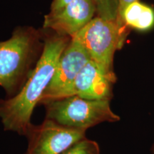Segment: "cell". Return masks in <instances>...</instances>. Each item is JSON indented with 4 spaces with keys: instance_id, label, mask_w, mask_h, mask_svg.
I'll list each match as a JSON object with an SVG mask.
<instances>
[{
    "instance_id": "6da1fadb",
    "label": "cell",
    "mask_w": 154,
    "mask_h": 154,
    "mask_svg": "<svg viewBox=\"0 0 154 154\" xmlns=\"http://www.w3.org/2000/svg\"><path fill=\"white\" fill-rule=\"evenodd\" d=\"M69 38L57 34L47 38L35 66L20 91L0 100V120L5 131L26 136L32 125L33 111L52 79L59 57L71 40Z\"/></svg>"
},
{
    "instance_id": "7a4b0ae2",
    "label": "cell",
    "mask_w": 154,
    "mask_h": 154,
    "mask_svg": "<svg viewBox=\"0 0 154 154\" xmlns=\"http://www.w3.org/2000/svg\"><path fill=\"white\" fill-rule=\"evenodd\" d=\"M39 49V34L32 28L17 29L9 39L0 42V86L9 97L24 85Z\"/></svg>"
},
{
    "instance_id": "3957f363",
    "label": "cell",
    "mask_w": 154,
    "mask_h": 154,
    "mask_svg": "<svg viewBox=\"0 0 154 154\" xmlns=\"http://www.w3.org/2000/svg\"><path fill=\"white\" fill-rule=\"evenodd\" d=\"M42 104L46 109V119L75 129L86 131L101 123L120 121V117L111 109L109 100H89L71 96Z\"/></svg>"
},
{
    "instance_id": "277c9868",
    "label": "cell",
    "mask_w": 154,
    "mask_h": 154,
    "mask_svg": "<svg viewBox=\"0 0 154 154\" xmlns=\"http://www.w3.org/2000/svg\"><path fill=\"white\" fill-rule=\"evenodd\" d=\"M126 34L116 21L96 17L72 38L80 42L91 60L103 71L115 74L113 57L116 51L124 44Z\"/></svg>"
},
{
    "instance_id": "5b68a950",
    "label": "cell",
    "mask_w": 154,
    "mask_h": 154,
    "mask_svg": "<svg viewBox=\"0 0 154 154\" xmlns=\"http://www.w3.org/2000/svg\"><path fill=\"white\" fill-rule=\"evenodd\" d=\"M25 154H61L72 145L86 138L85 131L75 129L45 119L39 125H32L26 136Z\"/></svg>"
},
{
    "instance_id": "8992f818",
    "label": "cell",
    "mask_w": 154,
    "mask_h": 154,
    "mask_svg": "<svg viewBox=\"0 0 154 154\" xmlns=\"http://www.w3.org/2000/svg\"><path fill=\"white\" fill-rule=\"evenodd\" d=\"M90 60L91 57L80 42L74 38H71L59 57L52 79L39 104L50 100L65 97L77 75Z\"/></svg>"
},
{
    "instance_id": "52a82bcc",
    "label": "cell",
    "mask_w": 154,
    "mask_h": 154,
    "mask_svg": "<svg viewBox=\"0 0 154 154\" xmlns=\"http://www.w3.org/2000/svg\"><path fill=\"white\" fill-rule=\"evenodd\" d=\"M96 12L94 0H73L62 8L50 11L44 17L43 27L72 38L94 18Z\"/></svg>"
},
{
    "instance_id": "ba28073f",
    "label": "cell",
    "mask_w": 154,
    "mask_h": 154,
    "mask_svg": "<svg viewBox=\"0 0 154 154\" xmlns=\"http://www.w3.org/2000/svg\"><path fill=\"white\" fill-rule=\"evenodd\" d=\"M116 81L115 74H108L91 59L77 75L65 97L78 96L89 100L111 101Z\"/></svg>"
},
{
    "instance_id": "9c48e42d",
    "label": "cell",
    "mask_w": 154,
    "mask_h": 154,
    "mask_svg": "<svg viewBox=\"0 0 154 154\" xmlns=\"http://www.w3.org/2000/svg\"><path fill=\"white\" fill-rule=\"evenodd\" d=\"M123 22L127 28L139 31L149 30L154 25V10L150 6L136 1L124 10Z\"/></svg>"
},
{
    "instance_id": "30bf717a",
    "label": "cell",
    "mask_w": 154,
    "mask_h": 154,
    "mask_svg": "<svg viewBox=\"0 0 154 154\" xmlns=\"http://www.w3.org/2000/svg\"><path fill=\"white\" fill-rule=\"evenodd\" d=\"M94 2L96 5L98 17L116 22L119 0H94Z\"/></svg>"
},
{
    "instance_id": "8fae6325",
    "label": "cell",
    "mask_w": 154,
    "mask_h": 154,
    "mask_svg": "<svg viewBox=\"0 0 154 154\" xmlns=\"http://www.w3.org/2000/svg\"><path fill=\"white\" fill-rule=\"evenodd\" d=\"M61 154H100V148L97 142L84 138Z\"/></svg>"
},
{
    "instance_id": "7c38bea8",
    "label": "cell",
    "mask_w": 154,
    "mask_h": 154,
    "mask_svg": "<svg viewBox=\"0 0 154 154\" xmlns=\"http://www.w3.org/2000/svg\"><path fill=\"white\" fill-rule=\"evenodd\" d=\"M136 1H138V0H119L118 16H117L116 23L118 24L119 28L122 31H124V32H127V27L124 25V22H123V14H124V10L128 5Z\"/></svg>"
},
{
    "instance_id": "4fadbf2b",
    "label": "cell",
    "mask_w": 154,
    "mask_h": 154,
    "mask_svg": "<svg viewBox=\"0 0 154 154\" xmlns=\"http://www.w3.org/2000/svg\"><path fill=\"white\" fill-rule=\"evenodd\" d=\"M73 0H53L51 6V11H56L62 8Z\"/></svg>"
},
{
    "instance_id": "5bb4252c",
    "label": "cell",
    "mask_w": 154,
    "mask_h": 154,
    "mask_svg": "<svg viewBox=\"0 0 154 154\" xmlns=\"http://www.w3.org/2000/svg\"><path fill=\"white\" fill-rule=\"evenodd\" d=\"M153 153L154 154V145H153Z\"/></svg>"
}]
</instances>
